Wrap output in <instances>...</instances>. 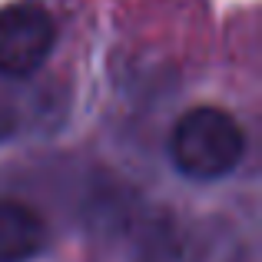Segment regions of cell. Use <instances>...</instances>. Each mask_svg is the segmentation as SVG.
Instances as JSON below:
<instances>
[{
  "instance_id": "1",
  "label": "cell",
  "mask_w": 262,
  "mask_h": 262,
  "mask_svg": "<svg viewBox=\"0 0 262 262\" xmlns=\"http://www.w3.org/2000/svg\"><path fill=\"white\" fill-rule=\"evenodd\" d=\"M246 153V133L226 110L192 106L183 113L169 136V156L176 169L199 183L223 179L239 166Z\"/></svg>"
},
{
  "instance_id": "3",
  "label": "cell",
  "mask_w": 262,
  "mask_h": 262,
  "mask_svg": "<svg viewBox=\"0 0 262 262\" xmlns=\"http://www.w3.org/2000/svg\"><path fill=\"white\" fill-rule=\"evenodd\" d=\"M47 246V223L33 206L0 199V262H30Z\"/></svg>"
},
{
  "instance_id": "2",
  "label": "cell",
  "mask_w": 262,
  "mask_h": 262,
  "mask_svg": "<svg viewBox=\"0 0 262 262\" xmlns=\"http://www.w3.org/2000/svg\"><path fill=\"white\" fill-rule=\"evenodd\" d=\"M57 43V24L40 4L0 7V77H30L47 63Z\"/></svg>"
}]
</instances>
